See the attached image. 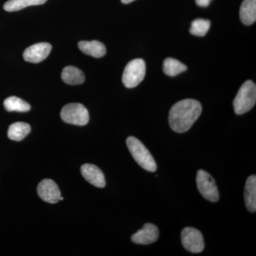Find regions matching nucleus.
Returning a JSON list of instances; mask_svg holds the SVG:
<instances>
[{"mask_svg":"<svg viewBox=\"0 0 256 256\" xmlns=\"http://www.w3.org/2000/svg\"><path fill=\"white\" fill-rule=\"evenodd\" d=\"M202 111L201 104L194 99L178 101L170 111V127L176 132H186L200 118Z\"/></svg>","mask_w":256,"mask_h":256,"instance_id":"nucleus-1","label":"nucleus"},{"mask_svg":"<svg viewBox=\"0 0 256 256\" xmlns=\"http://www.w3.org/2000/svg\"><path fill=\"white\" fill-rule=\"evenodd\" d=\"M127 146L130 152L132 154L133 159L136 160L141 168L146 171L154 172L156 170V160L153 158L151 153L146 149V146L137 138L132 137L128 138Z\"/></svg>","mask_w":256,"mask_h":256,"instance_id":"nucleus-2","label":"nucleus"},{"mask_svg":"<svg viewBox=\"0 0 256 256\" xmlns=\"http://www.w3.org/2000/svg\"><path fill=\"white\" fill-rule=\"evenodd\" d=\"M256 102V86L252 80H246L240 86L234 100L236 114H242L252 110Z\"/></svg>","mask_w":256,"mask_h":256,"instance_id":"nucleus-3","label":"nucleus"},{"mask_svg":"<svg viewBox=\"0 0 256 256\" xmlns=\"http://www.w3.org/2000/svg\"><path fill=\"white\" fill-rule=\"evenodd\" d=\"M146 74V62L142 58H136L130 62L124 68L122 82L126 88H132L142 82Z\"/></svg>","mask_w":256,"mask_h":256,"instance_id":"nucleus-4","label":"nucleus"},{"mask_svg":"<svg viewBox=\"0 0 256 256\" xmlns=\"http://www.w3.org/2000/svg\"><path fill=\"white\" fill-rule=\"evenodd\" d=\"M60 117L66 124L82 126L88 124L89 114L86 108L80 104H69L60 111Z\"/></svg>","mask_w":256,"mask_h":256,"instance_id":"nucleus-5","label":"nucleus"},{"mask_svg":"<svg viewBox=\"0 0 256 256\" xmlns=\"http://www.w3.org/2000/svg\"><path fill=\"white\" fill-rule=\"evenodd\" d=\"M197 188L202 196L212 202L220 200V193L214 178L204 170H198L196 174Z\"/></svg>","mask_w":256,"mask_h":256,"instance_id":"nucleus-6","label":"nucleus"},{"mask_svg":"<svg viewBox=\"0 0 256 256\" xmlns=\"http://www.w3.org/2000/svg\"><path fill=\"white\" fill-rule=\"evenodd\" d=\"M181 236L183 246L188 252L198 254L204 248L203 236L197 229L186 227L183 229Z\"/></svg>","mask_w":256,"mask_h":256,"instance_id":"nucleus-7","label":"nucleus"},{"mask_svg":"<svg viewBox=\"0 0 256 256\" xmlns=\"http://www.w3.org/2000/svg\"><path fill=\"white\" fill-rule=\"evenodd\" d=\"M37 192L40 198L47 203H57L60 201L62 197L60 188L50 178H45L38 184Z\"/></svg>","mask_w":256,"mask_h":256,"instance_id":"nucleus-8","label":"nucleus"},{"mask_svg":"<svg viewBox=\"0 0 256 256\" xmlns=\"http://www.w3.org/2000/svg\"><path fill=\"white\" fill-rule=\"evenodd\" d=\"M52 46L46 42L36 44L28 47L23 54V57L26 62L32 64H38L46 60L50 55Z\"/></svg>","mask_w":256,"mask_h":256,"instance_id":"nucleus-9","label":"nucleus"},{"mask_svg":"<svg viewBox=\"0 0 256 256\" xmlns=\"http://www.w3.org/2000/svg\"><path fill=\"white\" fill-rule=\"evenodd\" d=\"M159 230L152 224H146L142 229L132 236V240L134 244L149 245L156 242L159 238Z\"/></svg>","mask_w":256,"mask_h":256,"instance_id":"nucleus-10","label":"nucleus"},{"mask_svg":"<svg viewBox=\"0 0 256 256\" xmlns=\"http://www.w3.org/2000/svg\"><path fill=\"white\" fill-rule=\"evenodd\" d=\"M80 172L85 180L94 186L98 188H105V176L100 168H98L96 165L84 164L80 168Z\"/></svg>","mask_w":256,"mask_h":256,"instance_id":"nucleus-11","label":"nucleus"},{"mask_svg":"<svg viewBox=\"0 0 256 256\" xmlns=\"http://www.w3.org/2000/svg\"><path fill=\"white\" fill-rule=\"evenodd\" d=\"M246 206L250 212L256 210V176L252 175L247 178L244 192Z\"/></svg>","mask_w":256,"mask_h":256,"instance_id":"nucleus-12","label":"nucleus"},{"mask_svg":"<svg viewBox=\"0 0 256 256\" xmlns=\"http://www.w3.org/2000/svg\"><path fill=\"white\" fill-rule=\"evenodd\" d=\"M78 48L82 53L95 58H101L106 54L105 45L98 41L80 42Z\"/></svg>","mask_w":256,"mask_h":256,"instance_id":"nucleus-13","label":"nucleus"},{"mask_svg":"<svg viewBox=\"0 0 256 256\" xmlns=\"http://www.w3.org/2000/svg\"><path fill=\"white\" fill-rule=\"evenodd\" d=\"M240 20L244 24L252 25L256 21V0H244L240 9Z\"/></svg>","mask_w":256,"mask_h":256,"instance_id":"nucleus-14","label":"nucleus"},{"mask_svg":"<svg viewBox=\"0 0 256 256\" xmlns=\"http://www.w3.org/2000/svg\"><path fill=\"white\" fill-rule=\"evenodd\" d=\"M31 132V126L23 122L12 124L8 130V136L12 140L22 141Z\"/></svg>","mask_w":256,"mask_h":256,"instance_id":"nucleus-15","label":"nucleus"},{"mask_svg":"<svg viewBox=\"0 0 256 256\" xmlns=\"http://www.w3.org/2000/svg\"><path fill=\"white\" fill-rule=\"evenodd\" d=\"M62 80L69 85H79L85 82V76L82 70L76 67L67 66L63 69Z\"/></svg>","mask_w":256,"mask_h":256,"instance_id":"nucleus-16","label":"nucleus"},{"mask_svg":"<svg viewBox=\"0 0 256 256\" xmlns=\"http://www.w3.org/2000/svg\"><path fill=\"white\" fill-rule=\"evenodd\" d=\"M4 108L9 112H28L31 109V106L26 101L16 96H11L5 99L4 101Z\"/></svg>","mask_w":256,"mask_h":256,"instance_id":"nucleus-17","label":"nucleus"},{"mask_svg":"<svg viewBox=\"0 0 256 256\" xmlns=\"http://www.w3.org/2000/svg\"><path fill=\"white\" fill-rule=\"evenodd\" d=\"M47 0H9L4 5L5 11L16 12L30 6L44 4Z\"/></svg>","mask_w":256,"mask_h":256,"instance_id":"nucleus-18","label":"nucleus"},{"mask_svg":"<svg viewBox=\"0 0 256 256\" xmlns=\"http://www.w3.org/2000/svg\"><path fill=\"white\" fill-rule=\"evenodd\" d=\"M188 67L180 60L172 58H168L164 60L163 70L166 75L176 76L180 74L186 72Z\"/></svg>","mask_w":256,"mask_h":256,"instance_id":"nucleus-19","label":"nucleus"},{"mask_svg":"<svg viewBox=\"0 0 256 256\" xmlns=\"http://www.w3.org/2000/svg\"><path fill=\"white\" fill-rule=\"evenodd\" d=\"M210 26V20L196 18L192 22L190 33L197 36H204Z\"/></svg>","mask_w":256,"mask_h":256,"instance_id":"nucleus-20","label":"nucleus"},{"mask_svg":"<svg viewBox=\"0 0 256 256\" xmlns=\"http://www.w3.org/2000/svg\"><path fill=\"white\" fill-rule=\"evenodd\" d=\"M195 1H196V4L198 6L206 8V6H208L210 5L212 0H195Z\"/></svg>","mask_w":256,"mask_h":256,"instance_id":"nucleus-21","label":"nucleus"},{"mask_svg":"<svg viewBox=\"0 0 256 256\" xmlns=\"http://www.w3.org/2000/svg\"><path fill=\"white\" fill-rule=\"evenodd\" d=\"M134 0H121V2H122L124 4H129V3L132 2H134Z\"/></svg>","mask_w":256,"mask_h":256,"instance_id":"nucleus-22","label":"nucleus"}]
</instances>
